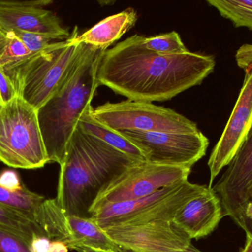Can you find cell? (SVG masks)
I'll return each mask as SVG.
<instances>
[{
	"instance_id": "ba28073f",
	"label": "cell",
	"mask_w": 252,
	"mask_h": 252,
	"mask_svg": "<svg viewBox=\"0 0 252 252\" xmlns=\"http://www.w3.org/2000/svg\"><path fill=\"white\" fill-rule=\"evenodd\" d=\"M191 169L137 161L102 189L92 207L90 216L109 204L140 199L163 188L188 180Z\"/></svg>"
},
{
	"instance_id": "8fae6325",
	"label": "cell",
	"mask_w": 252,
	"mask_h": 252,
	"mask_svg": "<svg viewBox=\"0 0 252 252\" xmlns=\"http://www.w3.org/2000/svg\"><path fill=\"white\" fill-rule=\"evenodd\" d=\"M123 250L130 252H203L172 221L103 229Z\"/></svg>"
},
{
	"instance_id": "3957f363",
	"label": "cell",
	"mask_w": 252,
	"mask_h": 252,
	"mask_svg": "<svg viewBox=\"0 0 252 252\" xmlns=\"http://www.w3.org/2000/svg\"><path fill=\"white\" fill-rule=\"evenodd\" d=\"M103 50L87 45L62 87L38 109V122L50 163H63L80 116L99 87L97 71Z\"/></svg>"
},
{
	"instance_id": "8992f818",
	"label": "cell",
	"mask_w": 252,
	"mask_h": 252,
	"mask_svg": "<svg viewBox=\"0 0 252 252\" xmlns=\"http://www.w3.org/2000/svg\"><path fill=\"white\" fill-rule=\"evenodd\" d=\"M203 186L184 180L140 199L105 206L93 213L91 218L102 229L172 221L179 210Z\"/></svg>"
},
{
	"instance_id": "1f68e13d",
	"label": "cell",
	"mask_w": 252,
	"mask_h": 252,
	"mask_svg": "<svg viewBox=\"0 0 252 252\" xmlns=\"http://www.w3.org/2000/svg\"><path fill=\"white\" fill-rule=\"evenodd\" d=\"M4 34H3L2 32H1V30H0V40L2 39L3 38H4Z\"/></svg>"
},
{
	"instance_id": "2e32d148",
	"label": "cell",
	"mask_w": 252,
	"mask_h": 252,
	"mask_svg": "<svg viewBox=\"0 0 252 252\" xmlns=\"http://www.w3.org/2000/svg\"><path fill=\"white\" fill-rule=\"evenodd\" d=\"M73 244L71 250L81 252L84 247L124 252L91 217L67 216Z\"/></svg>"
},
{
	"instance_id": "603a6c76",
	"label": "cell",
	"mask_w": 252,
	"mask_h": 252,
	"mask_svg": "<svg viewBox=\"0 0 252 252\" xmlns=\"http://www.w3.org/2000/svg\"><path fill=\"white\" fill-rule=\"evenodd\" d=\"M0 252H32L31 245L22 238L0 227Z\"/></svg>"
},
{
	"instance_id": "d6a6232c",
	"label": "cell",
	"mask_w": 252,
	"mask_h": 252,
	"mask_svg": "<svg viewBox=\"0 0 252 252\" xmlns=\"http://www.w3.org/2000/svg\"><path fill=\"white\" fill-rule=\"evenodd\" d=\"M250 200H252V186L251 189H250Z\"/></svg>"
},
{
	"instance_id": "277c9868",
	"label": "cell",
	"mask_w": 252,
	"mask_h": 252,
	"mask_svg": "<svg viewBox=\"0 0 252 252\" xmlns=\"http://www.w3.org/2000/svg\"><path fill=\"white\" fill-rule=\"evenodd\" d=\"M78 34L75 27L68 39L54 41L7 73L17 94L37 110L59 90L81 60L87 45L76 41Z\"/></svg>"
},
{
	"instance_id": "5b68a950",
	"label": "cell",
	"mask_w": 252,
	"mask_h": 252,
	"mask_svg": "<svg viewBox=\"0 0 252 252\" xmlns=\"http://www.w3.org/2000/svg\"><path fill=\"white\" fill-rule=\"evenodd\" d=\"M0 161L25 170L50 163L38 110L18 94L0 108Z\"/></svg>"
},
{
	"instance_id": "e0dca14e",
	"label": "cell",
	"mask_w": 252,
	"mask_h": 252,
	"mask_svg": "<svg viewBox=\"0 0 252 252\" xmlns=\"http://www.w3.org/2000/svg\"><path fill=\"white\" fill-rule=\"evenodd\" d=\"M92 105L80 116L78 124L85 133L103 141L109 146L124 152L138 161H145L141 151L123 135L99 122L92 115Z\"/></svg>"
},
{
	"instance_id": "4dcf8cb0",
	"label": "cell",
	"mask_w": 252,
	"mask_h": 252,
	"mask_svg": "<svg viewBox=\"0 0 252 252\" xmlns=\"http://www.w3.org/2000/svg\"><path fill=\"white\" fill-rule=\"evenodd\" d=\"M81 252H117L113 250H100V249L90 248V247H84Z\"/></svg>"
},
{
	"instance_id": "4fadbf2b",
	"label": "cell",
	"mask_w": 252,
	"mask_h": 252,
	"mask_svg": "<svg viewBox=\"0 0 252 252\" xmlns=\"http://www.w3.org/2000/svg\"><path fill=\"white\" fill-rule=\"evenodd\" d=\"M252 186V125L227 169L212 187L221 201L224 216L236 219L250 201Z\"/></svg>"
},
{
	"instance_id": "7c38bea8",
	"label": "cell",
	"mask_w": 252,
	"mask_h": 252,
	"mask_svg": "<svg viewBox=\"0 0 252 252\" xmlns=\"http://www.w3.org/2000/svg\"><path fill=\"white\" fill-rule=\"evenodd\" d=\"M53 2L49 0L13 1L0 0V30L24 31L48 37L54 41H63L70 36L53 12L44 8Z\"/></svg>"
},
{
	"instance_id": "44dd1931",
	"label": "cell",
	"mask_w": 252,
	"mask_h": 252,
	"mask_svg": "<svg viewBox=\"0 0 252 252\" xmlns=\"http://www.w3.org/2000/svg\"><path fill=\"white\" fill-rule=\"evenodd\" d=\"M207 3L232 21L235 27L252 30V0H208Z\"/></svg>"
},
{
	"instance_id": "83f0119b",
	"label": "cell",
	"mask_w": 252,
	"mask_h": 252,
	"mask_svg": "<svg viewBox=\"0 0 252 252\" xmlns=\"http://www.w3.org/2000/svg\"><path fill=\"white\" fill-rule=\"evenodd\" d=\"M51 240L47 237L38 236L34 238L31 244L32 252H48Z\"/></svg>"
},
{
	"instance_id": "ffe728a7",
	"label": "cell",
	"mask_w": 252,
	"mask_h": 252,
	"mask_svg": "<svg viewBox=\"0 0 252 252\" xmlns=\"http://www.w3.org/2000/svg\"><path fill=\"white\" fill-rule=\"evenodd\" d=\"M4 38L0 40V66L6 74L23 65L32 53L13 31L4 33Z\"/></svg>"
},
{
	"instance_id": "6da1fadb",
	"label": "cell",
	"mask_w": 252,
	"mask_h": 252,
	"mask_svg": "<svg viewBox=\"0 0 252 252\" xmlns=\"http://www.w3.org/2000/svg\"><path fill=\"white\" fill-rule=\"evenodd\" d=\"M215 65L213 56L207 55L151 51L144 45L143 36L135 34L103 52L97 81L128 100L165 102L201 84Z\"/></svg>"
},
{
	"instance_id": "cb8c5ba5",
	"label": "cell",
	"mask_w": 252,
	"mask_h": 252,
	"mask_svg": "<svg viewBox=\"0 0 252 252\" xmlns=\"http://www.w3.org/2000/svg\"><path fill=\"white\" fill-rule=\"evenodd\" d=\"M13 32L32 53L42 51L44 49L50 47L54 41H56L48 37L33 33L17 31Z\"/></svg>"
},
{
	"instance_id": "484cf974",
	"label": "cell",
	"mask_w": 252,
	"mask_h": 252,
	"mask_svg": "<svg viewBox=\"0 0 252 252\" xmlns=\"http://www.w3.org/2000/svg\"><path fill=\"white\" fill-rule=\"evenodd\" d=\"M0 186L10 191H19L25 186L19 174L13 170H4L0 173Z\"/></svg>"
},
{
	"instance_id": "836d02e7",
	"label": "cell",
	"mask_w": 252,
	"mask_h": 252,
	"mask_svg": "<svg viewBox=\"0 0 252 252\" xmlns=\"http://www.w3.org/2000/svg\"><path fill=\"white\" fill-rule=\"evenodd\" d=\"M0 107H1V106H0Z\"/></svg>"
},
{
	"instance_id": "ac0fdd59",
	"label": "cell",
	"mask_w": 252,
	"mask_h": 252,
	"mask_svg": "<svg viewBox=\"0 0 252 252\" xmlns=\"http://www.w3.org/2000/svg\"><path fill=\"white\" fill-rule=\"evenodd\" d=\"M46 198L31 192L26 186L19 191H10L0 186V204L36 223Z\"/></svg>"
},
{
	"instance_id": "f546056e",
	"label": "cell",
	"mask_w": 252,
	"mask_h": 252,
	"mask_svg": "<svg viewBox=\"0 0 252 252\" xmlns=\"http://www.w3.org/2000/svg\"><path fill=\"white\" fill-rule=\"evenodd\" d=\"M241 252H252V237L247 235L245 245L241 249Z\"/></svg>"
},
{
	"instance_id": "d4e9b609",
	"label": "cell",
	"mask_w": 252,
	"mask_h": 252,
	"mask_svg": "<svg viewBox=\"0 0 252 252\" xmlns=\"http://www.w3.org/2000/svg\"><path fill=\"white\" fill-rule=\"evenodd\" d=\"M16 95L17 93L14 84L4 72V69L0 66V106L11 100Z\"/></svg>"
},
{
	"instance_id": "7a4b0ae2",
	"label": "cell",
	"mask_w": 252,
	"mask_h": 252,
	"mask_svg": "<svg viewBox=\"0 0 252 252\" xmlns=\"http://www.w3.org/2000/svg\"><path fill=\"white\" fill-rule=\"evenodd\" d=\"M138 160L75 127L60 165L57 196L67 216L91 217L102 189Z\"/></svg>"
},
{
	"instance_id": "4316f807",
	"label": "cell",
	"mask_w": 252,
	"mask_h": 252,
	"mask_svg": "<svg viewBox=\"0 0 252 252\" xmlns=\"http://www.w3.org/2000/svg\"><path fill=\"white\" fill-rule=\"evenodd\" d=\"M234 222L252 237V200L246 204Z\"/></svg>"
},
{
	"instance_id": "d6986e66",
	"label": "cell",
	"mask_w": 252,
	"mask_h": 252,
	"mask_svg": "<svg viewBox=\"0 0 252 252\" xmlns=\"http://www.w3.org/2000/svg\"><path fill=\"white\" fill-rule=\"evenodd\" d=\"M0 227L16 234L31 245L34 238L47 237L45 231L23 215L0 204Z\"/></svg>"
},
{
	"instance_id": "9c48e42d",
	"label": "cell",
	"mask_w": 252,
	"mask_h": 252,
	"mask_svg": "<svg viewBox=\"0 0 252 252\" xmlns=\"http://www.w3.org/2000/svg\"><path fill=\"white\" fill-rule=\"evenodd\" d=\"M236 59L238 66L245 71V78L226 128L209 159L210 188L220 171L229 165L252 125V44L240 47Z\"/></svg>"
},
{
	"instance_id": "5bb4252c",
	"label": "cell",
	"mask_w": 252,
	"mask_h": 252,
	"mask_svg": "<svg viewBox=\"0 0 252 252\" xmlns=\"http://www.w3.org/2000/svg\"><path fill=\"white\" fill-rule=\"evenodd\" d=\"M223 217L219 195L204 186L179 210L173 222L191 240H198L210 235Z\"/></svg>"
},
{
	"instance_id": "7402d4cb",
	"label": "cell",
	"mask_w": 252,
	"mask_h": 252,
	"mask_svg": "<svg viewBox=\"0 0 252 252\" xmlns=\"http://www.w3.org/2000/svg\"><path fill=\"white\" fill-rule=\"evenodd\" d=\"M143 44L148 50L159 54L176 55L189 51L179 34L175 31L154 36H143Z\"/></svg>"
},
{
	"instance_id": "9a60e30c",
	"label": "cell",
	"mask_w": 252,
	"mask_h": 252,
	"mask_svg": "<svg viewBox=\"0 0 252 252\" xmlns=\"http://www.w3.org/2000/svg\"><path fill=\"white\" fill-rule=\"evenodd\" d=\"M136 20V12L132 8L127 9L105 18L84 34H78L76 41L106 51L134 26Z\"/></svg>"
},
{
	"instance_id": "f1b7e54d",
	"label": "cell",
	"mask_w": 252,
	"mask_h": 252,
	"mask_svg": "<svg viewBox=\"0 0 252 252\" xmlns=\"http://www.w3.org/2000/svg\"><path fill=\"white\" fill-rule=\"evenodd\" d=\"M69 248L67 246L60 241H51L48 252H68Z\"/></svg>"
},
{
	"instance_id": "52a82bcc",
	"label": "cell",
	"mask_w": 252,
	"mask_h": 252,
	"mask_svg": "<svg viewBox=\"0 0 252 252\" xmlns=\"http://www.w3.org/2000/svg\"><path fill=\"white\" fill-rule=\"evenodd\" d=\"M99 122L115 131L192 133L197 124L170 108L150 102L127 100L106 102L92 109Z\"/></svg>"
},
{
	"instance_id": "30bf717a",
	"label": "cell",
	"mask_w": 252,
	"mask_h": 252,
	"mask_svg": "<svg viewBox=\"0 0 252 252\" xmlns=\"http://www.w3.org/2000/svg\"><path fill=\"white\" fill-rule=\"evenodd\" d=\"M153 164L192 168L205 155L209 140L199 130L192 133L121 132Z\"/></svg>"
}]
</instances>
